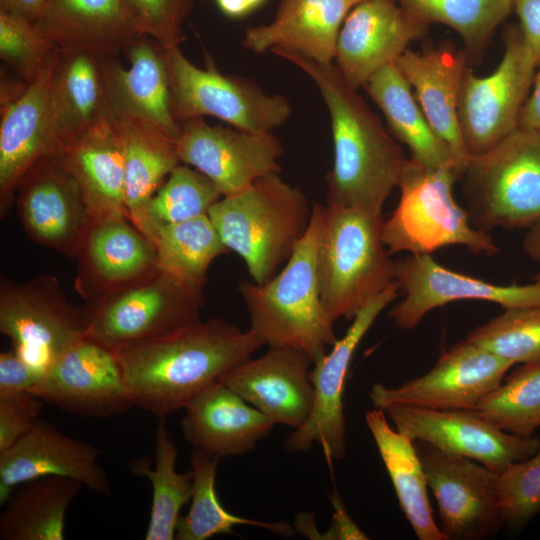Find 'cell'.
Here are the masks:
<instances>
[{"mask_svg": "<svg viewBox=\"0 0 540 540\" xmlns=\"http://www.w3.org/2000/svg\"><path fill=\"white\" fill-rule=\"evenodd\" d=\"M263 345L252 330L212 318L116 353L132 405L160 419L185 409Z\"/></svg>", "mask_w": 540, "mask_h": 540, "instance_id": "2", "label": "cell"}, {"mask_svg": "<svg viewBox=\"0 0 540 540\" xmlns=\"http://www.w3.org/2000/svg\"><path fill=\"white\" fill-rule=\"evenodd\" d=\"M312 359L293 348H270L261 357L247 359L220 379L274 424L300 428L314 403L309 378Z\"/></svg>", "mask_w": 540, "mask_h": 540, "instance_id": "22", "label": "cell"}, {"mask_svg": "<svg viewBox=\"0 0 540 540\" xmlns=\"http://www.w3.org/2000/svg\"><path fill=\"white\" fill-rule=\"evenodd\" d=\"M183 436L194 450L213 458H227L253 450L275 425L220 380L186 407Z\"/></svg>", "mask_w": 540, "mask_h": 540, "instance_id": "29", "label": "cell"}, {"mask_svg": "<svg viewBox=\"0 0 540 540\" xmlns=\"http://www.w3.org/2000/svg\"><path fill=\"white\" fill-rule=\"evenodd\" d=\"M115 118L123 141L126 208L138 228L148 202L181 162L175 141L158 126L130 116Z\"/></svg>", "mask_w": 540, "mask_h": 540, "instance_id": "34", "label": "cell"}, {"mask_svg": "<svg viewBox=\"0 0 540 540\" xmlns=\"http://www.w3.org/2000/svg\"><path fill=\"white\" fill-rule=\"evenodd\" d=\"M522 245L530 258L540 262V219L528 228Z\"/></svg>", "mask_w": 540, "mask_h": 540, "instance_id": "53", "label": "cell"}, {"mask_svg": "<svg viewBox=\"0 0 540 540\" xmlns=\"http://www.w3.org/2000/svg\"><path fill=\"white\" fill-rule=\"evenodd\" d=\"M45 0H0V10L37 23Z\"/></svg>", "mask_w": 540, "mask_h": 540, "instance_id": "50", "label": "cell"}, {"mask_svg": "<svg viewBox=\"0 0 540 540\" xmlns=\"http://www.w3.org/2000/svg\"><path fill=\"white\" fill-rule=\"evenodd\" d=\"M220 11L230 18H242L261 7L266 0H214Z\"/></svg>", "mask_w": 540, "mask_h": 540, "instance_id": "52", "label": "cell"}, {"mask_svg": "<svg viewBox=\"0 0 540 540\" xmlns=\"http://www.w3.org/2000/svg\"><path fill=\"white\" fill-rule=\"evenodd\" d=\"M44 373L24 361L12 348L0 353V397L30 392Z\"/></svg>", "mask_w": 540, "mask_h": 540, "instance_id": "47", "label": "cell"}, {"mask_svg": "<svg viewBox=\"0 0 540 540\" xmlns=\"http://www.w3.org/2000/svg\"><path fill=\"white\" fill-rule=\"evenodd\" d=\"M323 205L313 204L308 229L283 269L265 283L240 282L250 330L270 348H293L313 364L338 340L321 297L318 245Z\"/></svg>", "mask_w": 540, "mask_h": 540, "instance_id": "3", "label": "cell"}, {"mask_svg": "<svg viewBox=\"0 0 540 540\" xmlns=\"http://www.w3.org/2000/svg\"><path fill=\"white\" fill-rule=\"evenodd\" d=\"M421 21L441 23L462 38L466 55L478 56L514 9L513 0H396Z\"/></svg>", "mask_w": 540, "mask_h": 540, "instance_id": "39", "label": "cell"}, {"mask_svg": "<svg viewBox=\"0 0 540 540\" xmlns=\"http://www.w3.org/2000/svg\"><path fill=\"white\" fill-rule=\"evenodd\" d=\"M394 279L404 298L390 317L402 329H412L437 307L459 300L497 303L504 309L540 305V274L523 285H497L457 273L431 255H410L394 261Z\"/></svg>", "mask_w": 540, "mask_h": 540, "instance_id": "19", "label": "cell"}, {"mask_svg": "<svg viewBox=\"0 0 540 540\" xmlns=\"http://www.w3.org/2000/svg\"><path fill=\"white\" fill-rule=\"evenodd\" d=\"M129 67L117 58L102 59L113 117L147 120L174 141L180 124L173 115L170 76L163 46L144 36L126 52Z\"/></svg>", "mask_w": 540, "mask_h": 540, "instance_id": "28", "label": "cell"}, {"mask_svg": "<svg viewBox=\"0 0 540 540\" xmlns=\"http://www.w3.org/2000/svg\"><path fill=\"white\" fill-rule=\"evenodd\" d=\"M382 213L323 205L318 245L321 297L330 319L352 320L394 281Z\"/></svg>", "mask_w": 540, "mask_h": 540, "instance_id": "5", "label": "cell"}, {"mask_svg": "<svg viewBox=\"0 0 540 540\" xmlns=\"http://www.w3.org/2000/svg\"><path fill=\"white\" fill-rule=\"evenodd\" d=\"M475 410L507 433L532 436L540 427V362L514 370Z\"/></svg>", "mask_w": 540, "mask_h": 540, "instance_id": "41", "label": "cell"}, {"mask_svg": "<svg viewBox=\"0 0 540 540\" xmlns=\"http://www.w3.org/2000/svg\"><path fill=\"white\" fill-rule=\"evenodd\" d=\"M399 295L394 281L371 299L351 320V325L330 352L314 363L309 372L314 387V403L307 421L284 442L290 452H304L321 446L327 462L341 459L346 451V422L343 392L353 354L378 315Z\"/></svg>", "mask_w": 540, "mask_h": 540, "instance_id": "15", "label": "cell"}, {"mask_svg": "<svg viewBox=\"0 0 540 540\" xmlns=\"http://www.w3.org/2000/svg\"><path fill=\"white\" fill-rule=\"evenodd\" d=\"M155 468L150 458L135 459L129 463L131 473L147 478L152 486V506L145 534L146 540H173L180 519L181 508L191 499L192 471L176 470L178 449L160 418L155 430Z\"/></svg>", "mask_w": 540, "mask_h": 540, "instance_id": "36", "label": "cell"}, {"mask_svg": "<svg viewBox=\"0 0 540 540\" xmlns=\"http://www.w3.org/2000/svg\"><path fill=\"white\" fill-rule=\"evenodd\" d=\"M57 51L39 75L2 101L0 122V215L12 205L17 185L42 156L55 152L49 104Z\"/></svg>", "mask_w": 540, "mask_h": 540, "instance_id": "23", "label": "cell"}, {"mask_svg": "<svg viewBox=\"0 0 540 540\" xmlns=\"http://www.w3.org/2000/svg\"><path fill=\"white\" fill-rule=\"evenodd\" d=\"M83 487L59 476L18 485L0 515V539L62 540L66 513Z\"/></svg>", "mask_w": 540, "mask_h": 540, "instance_id": "35", "label": "cell"}, {"mask_svg": "<svg viewBox=\"0 0 540 540\" xmlns=\"http://www.w3.org/2000/svg\"><path fill=\"white\" fill-rule=\"evenodd\" d=\"M49 104L56 153L69 139L113 116L102 59L79 49H59Z\"/></svg>", "mask_w": 540, "mask_h": 540, "instance_id": "31", "label": "cell"}, {"mask_svg": "<svg viewBox=\"0 0 540 540\" xmlns=\"http://www.w3.org/2000/svg\"><path fill=\"white\" fill-rule=\"evenodd\" d=\"M177 122L198 117L218 118L232 127L267 133L286 123L291 105L283 95L267 94L253 80L220 73L212 64L202 69L179 46L163 47Z\"/></svg>", "mask_w": 540, "mask_h": 540, "instance_id": "9", "label": "cell"}, {"mask_svg": "<svg viewBox=\"0 0 540 540\" xmlns=\"http://www.w3.org/2000/svg\"><path fill=\"white\" fill-rule=\"evenodd\" d=\"M537 65L520 31L512 29L501 61L491 74L477 76L467 66L458 115L470 156L486 152L518 127Z\"/></svg>", "mask_w": 540, "mask_h": 540, "instance_id": "11", "label": "cell"}, {"mask_svg": "<svg viewBox=\"0 0 540 540\" xmlns=\"http://www.w3.org/2000/svg\"><path fill=\"white\" fill-rule=\"evenodd\" d=\"M428 487L440 515V529L449 539L479 540L504 523L499 499V473L465 457L445 453L415 441Z\"/></svg>", "mask_w": 540, "mask_h": 540, "instance_id": "14", "label": "cell"}, {"mask_svg": "<svg viewBox=\"0 0 540 540\" xmlns=\"http://www.w3.org/2000/svg\"><path fill=\"white\" fill-rule=\"evenodd\" d=\"M458 179L452 168L430 169L407 159L397 186L400 200L382 226L390 254L431 255L450 245L464 246L473 254L497 253L493 237L475 228L467 210L454 200L452 189Z\"/></svg>", "mask_w": 540, "mask_h": 540, "instance_id": "6", "label": "cell"}, {"mask_svg": "<svg viewBox=\"0 0 540 540\" xmlns=\"http://www.w3.org/2000/svg\"><path fill=\"white\" fill-rule=\"evenodd\" d=\"M148 238L156 252L157 267L198 288H205L210 264L230 252L208 215L158 227Z\"/></svg>", "mask_w": 540, "mask_h": 540, "instance_id": "37", "label": "cell"}, {"mask_svg": "<svg viewBox=\"0 0 540 540\" xmlns=\"http://www.w3.org/2000/svg\"><path fill=\"white\" fill-rule=\"evenodd\" d=\"M467 55L443 44L427 51L405 50L395 61L437 136L449 147L461 176L470 160L458 106Z\"/></svg>", "mask_w": 540, "mask_h": 540, "instance_id": "25", "label": "cell"}, {"mask_svg": "<svg viewBox=\"0 0 540 540\" xmlns=\"http://www.w3.org/2000/svg\"><path fill=\"white\" fill-rule=\"evenodd\" d=\"M335 507V517L339 520L337 536L339 539H368V537L354 524L347 514L341 499L337 494L331 496Z\"/></svg>", "mask_w": 540, "mask_h": 540, "instance_id": "51", "label": "cell"}, {"mask_svg": "<svg viewBox=\"0 0 540 540\" xmlns=\"http://www.w3.org/2000/svg\"><path fill=\"white\" fill-rule=\"evenodd\" d=\"M513 365L465 339L444 352L426 374L398 387L375 383L368 396L382 410L392 404L475 410Z\"/></svg>", "mask_w": 540, "mask_h": 540, "instance_id": "16", "label": "cell"}, {"mask_svg": "<svg viewBox=\"0 0 540 540\" xmlns=\"http://www.w3.org/2000/svg\"><path fill=\"white\" fill-rule=\"evenodd\" d=\"M43 401L31 392L0 397V452L23 437L39 420Z\"/></svg>", "mask_w": 540, "mask_h": 540, "instance_id": "46", "label": "cell"}, {"mask_svg": "<svg viewBox=\"0 0 540 540\" xmlns=\"http://www.w3.org/2000/svg\"><path fill=\"white\" fill-rule=\"evenodd\" d=\"M312 206L301 189L269 174L222 196L208 216L222 242L239 255L255 283L271 279L306 233Z\"/></svg>", "mask_w": 540, "mask_h": 540, "instance_id": "4", "label": "cell"}, {"mask_svg": "<svg viewBox=\"0 0 540 540\" xmlns=\"http://www.w3.org/2000/svg\"><path fill=\"white\" fill-rule=\"evenodd\" d=\"M349 0H282L274 19L249 27L243 45L255 53L285 49L310 59L333 63Z\"/></svg>", "mask_w": 540, "mask_h": 540, "instance_id": "30", "label": "cell"}, {"mask_svg": "<svg viewBox=\"0 0 540 540\" xmlns=\"http://www.w3.org/2000/svg\"><path fill=\"white\" fill-rule=\"evenodd\" d=\"M0 331L24 361L43 373L85 336L81 309L70 303L53 275L24 282L1 277Z\"/></svg>", "mask_w": 540, "mask_h": 540, "instance_id": "10", "label": "cell"}, {"mask_svg": "<svg viewBox=\"0 0 540 540\" xmlns=\"http://www.w3.org/2000/svg\"><path fill=\"white\" fill-rule=\"evenodd\" d=\"M349 1H350V2L353 4V6H354V5L358 4L359 2H361V1H363V0H349Z\"/></svg>", "mask_w": 540, "mask_h": 540, "instance_id": "54", "label": "cell"}, {"mask_svg": "<svg viewBox=\"0 0 540 540\" xmlns=\"http://www.w3.org/2000/svg\"><path fill=\"white\" fill-rule=\"evenodd\" d=\"M363 88L383 113L390 134L407 146L412 160L430 169L452 168L461 178L451 150L432 129L395 62L376 72Z\"/></svg>", "mask_w": 540, "mask_h": 540, "instance_id": "32", "label": "cell"}, {"mask_svg": "<svg viewBox=\"0 0 540 540\" xmlns=\"http://www.w3.org/2000/svg\"><path fill=\"white\" fill-rule=\"evenodd\" d=\"M218 458L198 450L190 457L193 489L191 504L186 515L180 517L175 539L207 540L220 534H235L238 525H254L287 536L293 529L282 522L269 523L234 515L224 508L215 489Z\"/></svg>", "mask_w": 540, "mask_h": 540, "instance_id": "38", "label": "cell"}, {"mask_svg": "<svg viewBox=\"0 0 540 540\" xmlns=\"http://www.w3.org/2000/svg\"><path fill=\"white\" fill-rule=\"evenodd\" d=\"M59 49L117 58L145 35L125 0H45L36 23Z\"/></svg>", "mask_w": 540, "mask_h": 540, "instance_id": "26", "label": "cell"}, {"mask_svg": "<svg viewBox=\"0 0 540 540\" xmlns=\"http://www.w3.org/2000/svg\"><path fill=\"white\" fill-rule=\"evenodd\" d=\"M462 177L475 228H529L540 219V131L517 127L486 152L471 156Z\"/></svg>", "mask_w": 540, "mask_h": 540, "instance_id": "8", "label": "cell"}, {"mask_svg": "<svg viewBox=\"0 0 540 540\" xmlns=\"http://www.w3.org/2000/svg\"><path fill=\"white\" fill-rule=\"evenodd\" d=\"M99 455L94 445L67 436L39 419L23 437L0 452V504L9 501L18 485L47 476L73 479L109 497L112 488L98 462Z\"/></svg>", "mask_w": 540, "mask_h": 540, "instance_id": "21", "label": "cell"}, {"mask_svg": "<svg viewBox=\"0 0 540 540\" xmlns=\"http://www.w3.org/2000/svg\"><path fill=\"white\" fill-rule=\"evenodd\" d=\"M522 39L540 64V0H513Z\"/></svg>", "mask_w": 540, "mask_h": 540, "instance_id": "48", "label": "cell"}, {"mask_svg": "<svg viewBox=\"0 0 540 540\" xmlns=\"http://www.w3.org/2000/svg\"><path fill=\"white\" fill-rule=\"evenodd\" d=\"M497 491L504 523L519 528L539 514L540 450L499 473Z\"/></svg>", "mask_w": 540, "mask_h": 540, "instance_id": "44", "label": "cell"}, {"mask_svg": "<svg viewBox=\"0 0 540 540\" xmlns=\"http://www.w3.org/2000/svg\"><path fill=\"white\" fill-rule=\"evenodd\" d=\"M518 127L540 131V69L534 76L530 93L521 109Z\"/></svg>", "mask_w": 540, "mask_h": 540, "instance_id": "49", "label": "cell"}, {"mask_svg": "<svg viewBox=\"0 0 540 540\" xmlns=\"http://www.w3.org/2000/svg\"><path fill=\"white\" fill-rule=\"evenodd\" d=\"M428 27L395 0H363L351 8L342 24L335 65L358 90L376 72L394 63L412 41L422 38Z\"/></svg>", "mask_w": 540, "mask_h": 540, "instance_id": "20", "label": "cell"}, {"mask_svg": "<svg viewBox=\"0 0 540 540\" xmlns=\"http://www.w3.org/2000/svg\"><path fill=\"white\" fill-rule=\"evenodd\" d=\"M221 197L210 179L180 163L148 202L138 229L148 237L158 227L208 215Z\"/></svg>", "mask_w": 540, "mask_h": 540, "instance_id": "40", "label": "cell"}, {"mask_svg": "<svg viewBox=\"0 0 540 540\" xmlns=\"http://www.w3.org/2000/svg\"><path fill=\"white\" fill-rule=\"evenodd\" d=\"M76 178L92 223L127 217L124 150L117 119L103 118L56 152Z\"/></svg>", "mask_w": 540, "mask_h": 540, "instance_id": "27", "label": "cell"}, {"mask_svg": "<svg viewBox=\"0 0 540 540\" xmlns=\"http://www.w3.org/2000/svg\"><path fill=\"white\" fill-rule=\"evenodd\" d=\"M398 431L452 455L501 473L540 450V439L507 433L469 409H431L392 404L384 409Z\"/></svg>", "mask_w": 540, "mask_h": 540, "instance_id": "12", "label": "cell"}, {"mask_svg": "<svg viewBox=\"0 0 540 540\" xmlns=\"http://www.w3.org/2000/svg\"><path fill=\"white\" fill-rule=\"evenodd\" d=\"M30 392L81 417H110L133 407L117 353L86 336L62 354Z\"/></svg>", "mask_w": 540, "mask_h": 540, "instance_id": "18", "label": "cell"}, {"mask_svg": "<svg viewBox=\"0 0 540 540\" xmlns=\"http://www.w3.org/2000/svg\"><path fill=\"white\" fill-rule=\"evenodd\" d=\"M175 144L180 162L210 179L222 196L236 194L261 177L280 173L283 146L272 132L209 125L198 117L180 123Z\"/></svg>", "mask_w": 540, "mask_h": 540, "instance_id": "17", "label": "cell"}, {"mask_svg": "<svg viewBox=\"0 0 540 540\" xmlns=\"http://www.w3.org/2000/svg\"><path fill=\"white\" fill-rule=\"evenodd\" d=\"M204 301V288L157 267L80 309L85 336L119 352L199 322Z\"/></svg>", "mask_w": 540, "mask_h": 540, "instance_id": "7", "label": "cell"}, {"mask_svg": "<svg viewBox=\"0 0 540 540\" xmlns=\"http://www.w3.org/2000/svg\"><path fill=\"white\" fill-rule=\"evenodd\" d=\"M145 36L163 47L179 46L182 26L195 0H125Z\"/></svg>", "mask_w": 540, "mask_h": 540, "instance_id": "45", "label": "cell"}, {"mask_svg": "<svg viewBox=\"0 0 540 540\" xmlns=\"http://www.w3.org/2000/svg\"><path fill=\"white\" fill-rule=\"evenodd\" d=\"M15 201L31 240L76 257L93 223L79 183L57 153L42 156L25 172Z\"/></svg>", "mask_w": 540, "mask_h": 540, "instance_id": "13", "label": "cell"}, {"mask_svg": "<svg viewBox=\"0 0 540 540\" xmlns=\"http://www.w3.org/2000/svg\"><path fill=\"white\" fill-rule=\"evenodd\" d=\"M504 310L466 339L514 365L540 362V305Z\"/></svg>", "mask_w": 540, "mask_h": 540, "instance_id": "42", "label": "cell"}, {"mask_svg": "<svg viewBox=\"0 0 540 540\" xmlns=\"http://www.w3.org/2000/svg\"><path fill=\"white\" fill-rule=\"evenodd\" d=\"M57 47L37 25L0 10V57L25 83L42 71Z\"/></svg>", "mask_w": 540, "mask_h": 540, "instance_id": "43", "label": "cell"}, {"mask_svg": "<svg viewBox=\"0 0 540 540\" xmlns=\"http://www.w3.org/2000/svg\"><path fill=\"white\" fill-rule=\"evenodd\" d=\"M271 52L302 70L327 106L334 154L326 204L382 213L408 159L397 140L335 64L285 49Z\"/></svg>", "mask_w": 540, "mask_h": 540, "instance_id": "1", "label": "cell"}, {"mask_svg": "<svg viewBox=\"0 0 540 540\" xmlns=\"http://www.w3.org/2000/svg\"><path fill=\"white\" fill-rule=\"evenodd\" d=\"M75 258V288L87 303L157 268L151 240L127 217L93 223Z\"/></svg>", "mask_w": 540, "mask_h": 540, "instance_id": "24", "label": "cell"}, {"mask_svg": "<svg viewBox=\"0 0 540 540\" xmlns=\"http://www.w3.org/2000/svg\"><path fill=\"white\" fill-rule=\"evenodd\" d=\"M366 425L390 476L399 505L419 540H448L436 524L427 493V476L415 441L394 430L384 410L365 414Z\"/></svg>", "mask_w": 540, "mask_h": 540, "instance_id": "33", "label": "cell"}]
</instances>
